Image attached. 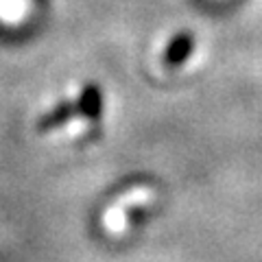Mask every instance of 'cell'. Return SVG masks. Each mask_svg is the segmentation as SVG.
<instances>
[{"mask_svg": "<svg viewBox=\"0 0 262 262\" xmlns=\"http://www.w3.org/2000/svg\"><path fill=\"white\" fill-rule=\"evenodd\" d=\"M77 103H79L81 112L90 118L92 125L103 116V94H101V90H98L96 85H88L83 92H81Z\"/></svg>", "mask_w": 262, "mask_h": 262, "instance_id": "cell-3", "label": "cell"}, {"mask_svg": "<svg viewBox=\"0 0 262 262\" xmlns=\"http://www.w3.org/2000/svg\"><path fill=\"white\" fill-rule=\"evenodd\" d=\"M192 48H194L192 33H179L173 42L168 44L166 53H164V63H166L168 68H177V66H182L188 57H190Z\"/></svg>", "mask_w": 262, "mask_h": 262, "instance_id": "cell-2", "label": "cell"}, {"mask_svg": "<svg viewBox=\"0 0 262 262\" xmlns=\"http://www.w3.org/2000/svg\"><path fill=\"white\" fill-rule=\"evenodd\" d=\"M153 199V188L149 184H136L122 190L116 199H114L107 208H105L101 216V225L107 234H122L127 229V219L131 208L146 206Z\"/></svg>", "mask_w": 262, "mask_h": 262, "instance_id": "cell-1", "label": "cell"}]
</instances>
